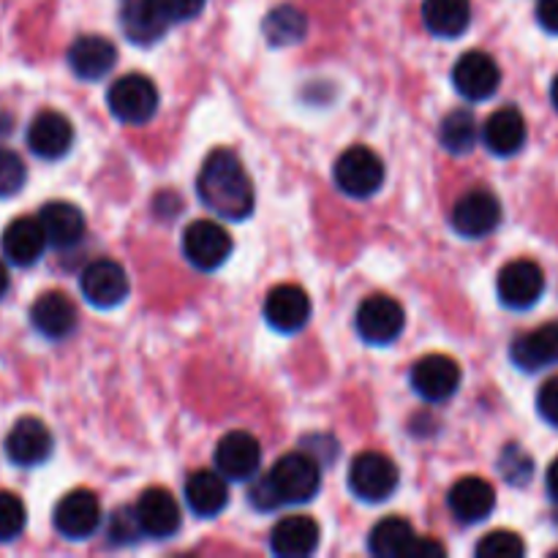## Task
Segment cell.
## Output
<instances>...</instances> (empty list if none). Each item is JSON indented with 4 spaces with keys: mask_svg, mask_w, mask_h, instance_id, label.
<instances>
[{
    "mask_svg": "<svg viewBox=\"0 0 558 558\" xmlns=\"http://www.w3.org/2000/svg\"><path fill=\"white\" fill-rule=\"evenodd\" d=\"M196 194L207 210L227 221H243L254 213L256 205L254 183L238 153L232 150H213L205 158L196 178Z\"/></svg>",
    "mask_w": 558,
    "mask_h": 558,
    "instance_id": "obj_1",
    "label": "cell"
},
{
    "mask_svg": "<svg viewBox=\"0 0 558 558\" xmlns=\"http://www.w3.org/2000/svg\"><path fill=\"white\" fill-rule=\"evenodd\" d=\"M276 505H305L319 494L322 472L319 461L308 452H289L265 477Z\"/></svg>",
    "mask_w": 558,
    "mask_h": 558,
    "instance_id": "obj_2",
    "label": "cell"
},
{
    "mask_svg": "<svg viewBox=\"0 0 558 558\" xmlns=\"http://www.w3.org/2000/svg\"><path fill=\"white\" fill-rule=\"evenodd\" d=\"M332 178H336V185L347 196L368 199L385 183V161L371 147L354 145L338 156L336 167H332Z\"/></svg>",
    "mask_w": 558,
    "mask_h": 558,
    "instance_id": "obj_3",
    "label": "cell"
},
{
    "mask_svg": "<svg viewBox=\"0 0 558 558\" xmlns=\"http://www.w3.org/2000/svg\"><path fill=\"white\" fill-rule=\"evenodd\" d=\"M107 107L120 123L142 125L156 114L158 87L145 74H125L112 82L107 93Z\"/></svg>",
    "mask_w": 558,
    "mask_h": 558,
    "instance_id": "obj_4",
    "label": "cell"
},
{
    "mask_svg": "<svg viewBox=\"0 0 558 558\" xmlns=\"http://www.w3.org/2000/svg\"><path fill=\"white\" fill-rule=\"evenodd\" d=\"M398 483H401L398 466L381 452H360L349 466V488L360 501H368V505L390 499L398 490Z\"/></svg>",
    "mask_w": 558,
    "mask_h": 558,
    "instance_id": "obj_5",
    "label": "cell"
},
{
    "mask_svg": "<svg viewBox=\"0 0 558 558\" xmlns=\"http://www.w3.org/2000/svg\"><path fill=\"white\" fill-rule=\"evenodd\" d=\"M354 325H357L360 338L365 343L387 347V343L398 341V336L407 327V311H403V305L396 298L376 294V298H368L360 305Z\"/></svg>",
    "mask_w": 558,
    "mask_h": 558,
    "instance_id": "obj_6",
    "label": "cell"
},
{
    "mask_svg": "<svg viewBox=\"0 0 558 558\" xmlns=\"http://www.w3.org/2000/svg\"><path fill=\"white\" fill-rule=\"evenodd\" d=\"M232 234L221 223L207 221V218L189 223L183 232V254L196 270H218L232 254Z\"/></svg>",
    "mask_w": 558,
    "mask_h": 558,
    "instance_id": "obj_7",
    "label": "cell"
},
{
    "mask_svg": "<svg viewBox=\"0 0 558 558\" xmlns=\"http://www.w3.org/2000/svg\"><path fill=\"white\" fill-rule=\"evenodd\" d=\"M450 223L461 238H488L501 223V202L496 199V194H490L485 189L469 191V194H463L452 205Z\"/></svg>",
    "mask_w": 558,
    "mask_h": 558,
    "instance_id": "obj_8",
    "label": "cell"
},
{
    "mask_svg": "<svg viewBox=\"0 0 558 558\" xmlns=\"http://www.w3.org/2000/svg\"><path fill=\"white\" fill-rule=\"evenodd\" d=\"M496 292L499 300L512 311H526L539 303L545 292V276L543 267L532 259H515L507 262L499 270V281H496Z\"/></svg>",
    "mask_w": 558,
    "mask_h": 558,
    "instance_id": "obj_9",
    "label": "cell"
},
{
    "mask_svg": "<svg viewBox=\"0 0 558 558\" xmlns=\"http://www.w3.org/2000/svg\"><path fill=\"white\" fill-rule=\"evenodd\" d=\"M54 529L65 539H87L101 526V501L93 490H71L54 505Z\"/></svg>",
    "mask_w": 558,
    "mask_h": 558,
    "instance_id": "obj_10",
    "label": "cell"
},
{
    "mask_svg": "<svg viewBox=\"0 0 558 558\" xmlns=\"http://www.w3.org/2000/svg\"><path fill=\"white\" fill-rule=\"evenodd\" d=\"M461 365L447 354H428L412 368V387L423 401L445 403L461 387Z\"/></svg>",
    "mask_w": 558,
    "mask_h": 558,
    "instance_id": "obj_11",
    "label": "cell"
},
{
    "mask_svg": "<svg viewBox=\"0 0 558 558\" xmlns=\"http://www.w3.org/2000/svg\"><path fill=\"white\" fill-rule=\"evenodd\" d=\"M82 298L96 308H114L123 303L131 292L129 276H125L123 265L112 259H96L82 270L80 278Z\"/></svg>",
    "mask_w": 558,
    "mask_h": 558,
    "instance_id": "obj_12",
    "label": "cell"
},
{
    "mask_svg": "<svg viewBox=\"0 0 558 558\" xmlns=\"http://www.w3.org/2000/svg\"><path fill=\"white\" fill-rule=\"evenodd\" d=\"M52 434H49V428L38 417L16 420L14 428L5 436V456L20 469L41 466L52 456Z\"/></svg>",
    "mask_w": 558,
    "mask_h": 558,
    "instance_id": "obj_13",
    "label": "cell"
},
{
    "mask_svg": "<svg viewBox=\"0 0 558 558\" xmlns=\"http://www.w3.org/2000/svg\"><path fill=\"white\" fill-rule=\"evenodd\" d=\"M452 85L466 101H488L501 85V69L488 52H466L452 69Z\"/></svg>",
    "mask_w": 558,
    "mask_h": 558,
    "instance_id": "obj_14",
    "label": "cell"
},
{
    "mask_svg": "<svg viewBox=\"0 0 558 558\" xmlns=\"http://www.w3.org/2000/svg\"><path fill=\"white\" fill-rule=\"evenodd\" d=\"M262 466V445L248 430H232L216 445V469L227 480L243 483Z\"/></svg>",
    "mask_w": 558,
    "mask_h": 558,
    "instance_id": "obj_15",
    "label": "cell"
},
{
    "mask_svg": "<svg viewBox=\"0 0 558 558\" xmlns=\"http://www.w3.org/2000/svg\"><path fill=\"white\" fill-rule=\"evenodd\" d=\"M265 319L272 330L283 332V336H294L303 330L311 319V298L305 289L294 287V283H281V287L270 289L265 300Z\"/></svg>",
    "mask_w": 558,
    "mask_h": 558,
    "instance_id": "obj_16",
    "label": "cell"
},
{
    "mask_svg": "<svg viewBox=\"0 0 558 558\" xmlns=\"http://www.w3.org/2000/svg\"><path fill=\"white\" fill-rule=\"evenodd\" d=\"M169 16L161 0H123L120 3V27L125 38L140 47H150L167 33Z\"/></svg>",
    "mask_w": 558,
    "mask_h": 558,
    "instance_id": "obj_17",
    "label": "cell"
},
{
    "mask_svg": "<svg viewBox=\"0 0 558 558\" xmlns=\"http://www.w3.org/2000/svg\"><path fill=\"white\" fill-rule=\"evenodd\" d=\"M71 145H74V125H71L65 114L47 109V112L33 118L31 129H27V147L38 158L58 161V158H63L71 150Z\"/></svg>",
    "mask_w": 558,
    "mask_h": 558,
    "instance_id": "obj_18",
    "label": "cell"
},
{
    "mask_svg": "<svg viewBox=\"0 0 558 558\" xmlns=\"http://www.w3.org/2000/svg\"><path fill=\"white\" fill-rule=\"evenodd\" d=\"M134 512L147 537L167 539L180 529V505L167 488H147L136 501Z\"/></svg>",
    "mask_w": 558,
    "mask_h": 558,
    "instance_id": "obj_19",
    "label": "cell"
},
{
    "mask_svg": "<svg viewBox=\"0 0 558 558\" xmlns=\"http://www.w3.org/2000/svg\"><path fill=\"white\" fill-rule=\"evenodd\" d=\"M447 505L458 521L472 526V523H483L485 518H490L496 507V490L488 480L463 477L450 488Z\"/></svg>",
    "mask_w": 558,
    "mask_h": 558,
    "instance_id": "obj_20",
    "label": "cell"
},
{
    "mask_svg": "<svg viewBox=\"0 0 558 558\" xmlns=\"http://www.w3.org/2000/svg\"><path fill=\"white\" fill-rule=\"evenodd\" d=\"M0 245H3V254L11 265L31 267L41 259L49 240L47 234H44V227L38 218L22 216V218H14V221L5 227Z\"/></svg>",
    "mask_w": 558,
    "mask_h": 558,
    "instance_id": "obj_21",
    "label": "cell"
},
{
    "mask_svg": "<svg viewBox=\"0 0 558 558\" xmlns=\"http://www.w3.org/2000/svg\"><path fill=\"white\" fill-rule=\"evenodd\" d=\"M319 523L308 515H289L272 526L270 548L281 558H305L319 548Z\"/></svg>",
    "mask_w": 558,
    "mask_h": 558,
    "instance_id": "obj_22",
    "label": "cell"
},
{
    "mask_svg": "<svg viewBox=\"0 0 558 558\" xmlns=\"http://www.w3.org/2000/svg\"><path fill=\"white\" fill-rule=\"evenodd\" d=\"M118 63V49L104 36H80L69 47V65L80 80L96 82Z\"/></svg>",
    "mask_w": 558,
    "mask_h": 558,
    "instance_id": "obj_23",
    "label": "cell"
},
{
    "mask_svg": "<svg viewBox=\"0 0 558 558\" xmlns=\"http://www.w3.org/2000/svg\"><path fill=\"white\" fill-rule=\"evenodd\" d=\"M510 357L518 368L529 374L558 365V322H548L518 338L510 349Z\"/></svg>",
    "mask_w": 558,
    "mask_h": 558,
    "instance_id": "obj_24",
    "label": "cell"
},
{
    "mask_svg": "<svg viewBox=\"0 0 558 558\" xmlns=\"http://www.w3.org/2000/svg\"><path fill=\"white\" fill-rule=\"evenodd\" d=\"M31 322L49 341H63L76 327V305L63 292H47L33 303Z\"/></svg>",
    "mask_w": 558,
    "mask_h": 558,
    "instance_id": "obj_25",
    "label": "cell"
},
{
    "mask_svg": "<svg viewBox=\"0 0 558 558\" xmlns=\"http://www.w3.org/2000/svg\"><path fill=\"white\" fill-rule=\"evenodd\" d=\"M38 221L52 248H74L85 238V216L71 202H47L38 213Z\"/></svg>",
    "mask_w": 558,
    "mask_h": 558,
    "instance_id": "obj_26",
    "label": "cell"
},
{
    "mask_svg": "<svg viewBox=\"0 0 558 558\" xmlns=\"http://www.w3.org/2000/svg\"><path fill=\"white\" fill-rule=\"evenodd\" d=\"M483 142L494 156L510 158L526 145V120L515 107H505L490 114L483 125Z\"/></svg>",
    "mask_w": 558,
    "mask_h": 558,
    "instance_id": "obj_27",
    "label": "cell"
},
{
    "mask_svg": "<svg viewBox=\"0 0 558 558\" xmlns=\"http://www.w3.org/2000/svg\"><path fill=\"white\" fill-rule=\"evenodd\" d=\"M185 501L199 518H216L227 510L229 505V488L227 477L221 472H194L185 480Z\"/></svg>",
    "mask_w": 558,
    "mask_h": 558,
    "instance_id": "obj_28",
    "label": "cell"
},
{
    "mask_svg": "<svg viewBox=\"0 0 558 558\" xmlns=\"http://www.w3.org/2000/svg\"><path fill=\"white\" fill-rule=\"evenodd\" d=\"M423 22L434 36L458 38L472 25L469 0H423Z\"/></svg>",
    "mask_w": 558,
    "mask_h": 558,
    "instance_id": "obj_29",
    "label": "cell"
},
{
    "mask_svg": "<svg viewBox=\"0 0 558 558\" xmlns=\"http://www.w3.org/2000/svg\"><path fill=\"white\" fill-rule=\"evenodd\" d=\"M414 539L412 523L403 518H385L368 534V548L376 558H409Z\"/></svg>",
    "mask_w": 558,
    "mask_h": 558,
    "instance_id": "obj_30",
    "label": "cell"
},
{
    "mask_svg": "<svg viewBox=\"0 0 558 558\" xmlns=\"http://www.w3.org/2000/svg\"><path fill=\"white\" fill-rule=\"evenodd\" d=\"M477 140V118H474L469 109H456V112H450L441 120L439 142L447 153H452V156H466V153H472Z\"/></svg>",
    "mask_w": 558,
    "mask_h": 558,
    "instance_id": "obj_31",
    "label": "cell"
},
{
    "mask_svg": "<svg viewBox=\"0 0 558 558\" xmlns=\"http://www.w3.org/2000/svg\"><path fill=\"white\" fill-rule=\"evenodd\" d=\"M305 33H308V20L294 5H278L267 14L265 36L272 47H292V44L303 41Z\"/></svg>",
    "mask_w": 558,
    "mask_h": 558,
    "instance_id": "obj_32",
    "label": "cell"
},
{
    "mask_svg": "<svg viewBox=\"0 0 558 558\" xmlns=\"http://www.w3.org/2000/svg\"><path fill=\"white\" fill-rule=\"evenodd\" d=\"M27 523V510L25 501L16 494L9 490H0V543H11V539L20 537L25 532Z\"/></svg>",
    "mask_w": 558,
    "mask_h": 558,
    "instance_id": "obj_33",
    "label": "cell"
},
{
    "mask_svg": "<svg viewBox=\"0 0 558 558\" xmlns=\"http://www.w3.org/2000/svg\"><path fill=\"white\" fill-rule=\"evenodd\" d=\"M477 558H521L526 556V543L515 532H490L477 543Z\"/></svg>",
    "mask_w": 558,
    "mask_h": 558,
    "instance_id": "obj_34",
    "label": "cell"
},
{
    "mask_svg": "<svg viewBox=\"0 0 558 558\" xmlns=\"http://www.w3.org/2000/svg\"><path fill=\"white\" fill-rule=\"evenodd\" d=\"M499 469L510 485H526L534 474V461L521 450V447L512 445L507 447L505 456H501Z\"/></svg>",
    "mask_w": 558,
    "mask_h": 558,
    "instance_id": "obj_35",
    "label": "cell"
},
{
    "mask_svg": "<svg viewBox=\"0 0 558 558\" xmlns=\"http://www.w3.org/2000/svg\"><path fill=\"white\" fill-rule=\"evenodd\" d=\"M25 163L14 150H0V196L20 194L25 185Z\"/></svg>",
    "mask_w": 558,
    "mask_h": 558,
    "instance_id": "obj_36",
    "label": "cell"
},
{
    "mask_svg": "<svg viewBox=\"0 0 558 558\" xmlns=\"http://www.w3.org/2000/svg\"><path fill=\"white\" fill-rule=\"evenodd\" d=\"M140 534H145V532H142L134 510H118L112 518H109V539H112L114 545L136 543V537H140Z\"/></svg>",
    "mask_w": 558,
    "mask_h": 558,
    "instance_id": "obj_37",
    "label": "cell"
},
{
    "mask_svg": "<svg viewBox=\"0 0 558 558\" xmlns=\"http://www.w3.org/2000/svg\"><path fill=\"white\" fill-rule=\"evenodd\" d=\"M537 412L548 425L558 428V376L548 379L537 392Z\"/></svg>",
    "mask_w": 558,
    "mask_h": 558,
    "instance_id": "obj_38",
    "label": "cell"
},
{
    "mask_svg": "<svg viewBox=\"0 0 558 558\" xmlns=\"http://www.w3.org/2000/svg\"><path fill=\"white\" fill-rule=\"evenodd\" d=\"M205 3H207V0H161L163 11H167V16L172 22L194 20V16L202 14Z\"/></svg>",
    "mask_w": 558,
    "mask_h": 558,
    "instance_id": "obj_39",
    "label": "cell"
},
{
    "mask_svg": "<svg viewBox=\"0 0 558 558\" xmlns=\"http://www.w3.org/2000/svg\"><path fill=\"white\" fill-rule=\"evenodd\" d=\"M537 22L543 31L558 36V0H537Z\"/></svg>",
    "mask_w": 558,
    "mask_h": 558,
    "instance_id": "obj_40",
    "label": "cell"
},
{
    "mask_svg": "<svg viewBox=\"0 0 558 558\" xmlns=\"http://www.w3.org/2000/svg\"><path fill=\"white\" fill-rule=\"evenodd\" d=\"M445 545H439L436 539H428V537H417L412 545V554L409 558H434V556H445Z\"/></svg>",
    "mask_w": 558,
    "mask_h": 558,
    "instance_id": "obj_41",
    "label": "cell"
},
{
    "mask_svg": "<svg viewBox=\"0 0 558 558\" xmlns=\"http://www.w3.org/2000/svg\"><path fill=\"white\" fill-rule=\"evenodd\" d=\"M545 485H548L550 499L558 501V458L548 466V474H545Z\"/></svg>",
    "mask_w": 558,
    "mask_h": 558,
    "instance_id": "obj_42",
    "label": "cell"
},
{
    "mask_svg": "<svg viewBox=\"0 0 558 558\" xmlns=\"http://www.w3.org/2000/svg\"><path fill=\"white\" fill-rule=\"evenodd\" d=\"M5 292H9V270H5V265L0 262V300H3Z\"/></svg>",
    "mask_w": 558,
    "mask_h": 558,
    "instance_id": "obj_43",
    "label": "cell"
},
{
    "mask_svg": "<svg viewBox=\"0 0 558 558\" xmlns=\"http://www.w3.org/2000/svg\"><path fill=\"white\" fill-rule=\"evenodd\" d=\"M550 101H554V107L558 112V76L554 80V85H550Z\"/></svg>",
    "mask_w": 558,
    "mask_h": 558,
    "instance_id": "obj_44",
    "label": "cell"
}]
</instances>
